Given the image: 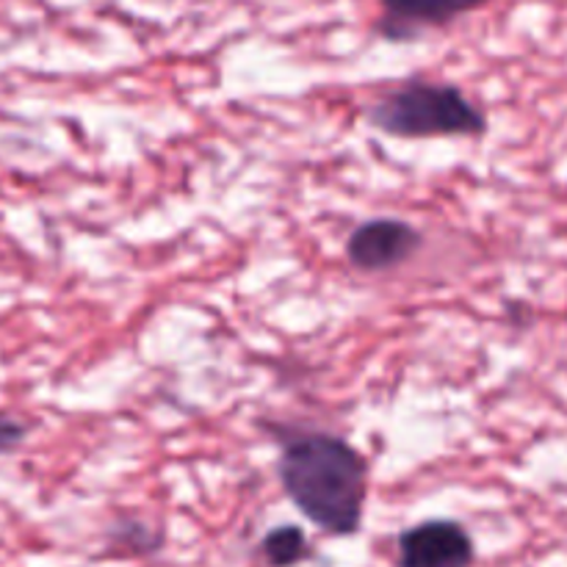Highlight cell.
<instances>
[{
  "label": "cell",
  "mask_w": 567,
  "mask_h": 567,
  "mask_svg": "<svg viewBox=\"0 0 567 567\" xmlns=\"http://www.w3.org/2000/svg\"><path fill=\"white\" fill-rule=\"evenodd\" d=\"M277 446V476L293 507L327 535H358L369 498V460L321 430L280 426Z\"/></svg>",
  "instance_id": "6da1fadb"
},
{
  "label": "cell",
  "mask_w": 567,
  "mask_h": 567,
  "mask_svg": "<svg viewBox=\"0 0 567 567\" xmlns=\"http://www.w3.org/2000/svg\"><path fill=\"white\" fill-rule=\"evenodd\" d=\"M369 122L396 138L482 136L487 131V116L463 89L419 78L382 94L369 109Z\"/></svg>",
  "instance_id": "7a4b0ae2"
},
{
  "label": "cell",
  "mask_w": 567,
  "mask_h": 567,
  "mask_svg": "<svg viewBox=\"0 0 567 567\" xmlns=\"http://www.w3.org/2000/svg\"><path fill=\"white\" fill-rule=\"evenodd\" d=\"M399 567H471L476 559L474 537L449 518L421 520L399 535Z\"/></svg>",
  "instance_id": "3957f363"
},
{
  "label": "cell",
  "mask_w": 567,
  "mask_h": 567,
  "mask_svg": "<svg viewBox=\"0 0 567 567\" xmlns=\"http://www.w3.org/2000/svg\"><path fill=\"white\" fill-rule=\"evenodd\" d=\"M421 249V233L410 221L380 216L352 230L347 241V258L358 271L380 275L408 264Z\"/></svg>",
  "instance_id": "277c9868"
},
{
  "label": "cell",
  "mask_w": 567,
  "mask_h": 567,
  "mask_svg": "<svg viewBox=\"0 0 567 567\" xmlns=\"http://www.w3.org/2000/svg\"><path fill=\"white\" fill-rule=\"evenodd\" d=\"M485 3L491 0H380L377 33L391 42H413L421 33L449 25Z\"/></svg>",
  "instance_id": "5b68a950"
},
{
  "label": "cell",
  "mask_w": 567,
  "mask_h": 567,
  "mask_svg": "<svg viewBox=\"0 0 567 567\" xmlns=\"http://www.w3.org/2000/svg\"><path fill=\"white\" fill-rule=\"evenodd\" d=\"M109 543L114 548H120V551L136 554V557H150V554H155L164 546V532L158 526L147 524V520L125 515V518L114 520L109 526Z\"/></svg>",
  "instance_id": "8992f818"
},
{
  "label": "cell",
  "mask_w": 567,
  "mask_h": 567,
  "mask_svg": "<svg viewBox=\"0 0 567 567\" xmlns=\"http://www.w3.org/2000/svg\"><path fill=\"white\" fill-rule=\"evenodd\" d=\"M260 554H264L269 567H293L308 559L310 543L299 526H275L269 535L260 540Z\"/></svg>",
  "instance_id": "52a82bcc"
},
{
  "label": "cell",
  "mask_w": 567,
  "mask_h": 567,
  "mask_svg": "<svg viewBox=\"0 0 567 567\" xmlns=\"http://www.w3.org/2000/svg\"><path fill=\"white\" fill-rule=\"evenodd\" d=\"M28 435H31V424L28 421L9 413V410H0V457H9V454L20 452L25 446Z\"/></svg>",
  "instance_id": "ba28073f"
}]
</instances>
